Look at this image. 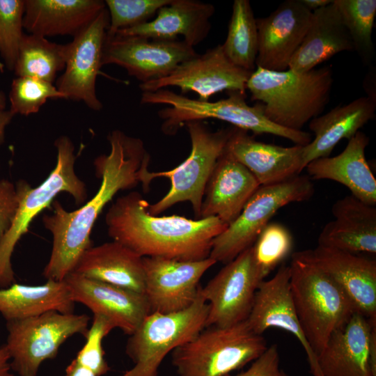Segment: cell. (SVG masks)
Returning a JSON list of instances; mask_svg holds the SVG:
<instances>
[{
  "label": "cell",
  "mask_w": 376,
  "mask_h": 376,
  "mask_svg": "<svg viewBox=\"0 0 376 376\" xmlns=\"http://www.w3.org/2000/svg\"><path fill=\"white\" fill-rule=\"evenodd\" d=\"M107 140L109 154L94 160L101 183L93 197L70 212L54 200L52 213L42 217L45 228L52 236L50 257L42 272L47 280L63 281L74 270L82 253L93 246L91 233L95 221L118 191L144 183L150 155L143 141L119 130L111 131Z\"/></svg>",
  "instance_id": "1"
},
{
  "label": "cell",
  "mask_w": 376,
  "mask_h": 376,
  "mask_svg": "<svg viewBox=\"0 0 376 376\" xmlns=\"http://www.w3.org/2000/svg\"><path fill=\"white\" fill-rule=\"evenodd\" d=\"M138 191L118 197L105 216L107 233L141 257L200 260L210 256L212 242L228 225L217 217L198 219L152 215Z\"/></svg>",
  "instance_id": "2"
},
{
  "label": "cell",
  "mask_w": 376,
  "mask_h": 376,
  "mask_svg": "<svg viewBox=\"0 0 376 376\" xmlns=\"http://www.w3.org/2000/svg\"><path fill=\"white\" fill-rule=\"evenodd\" d=\"M333 83L330 66L305 72L256 68L247 81L246 90L252 101L262 104L271 122L289 130H301L323 112Z\"/></svg>",
  "instance_id": "3"
},
{
  "label": "cell",
  "mask_w": 376,
  "mask_h": 376,
  "mask_svg": "<svg viewBox=\"0 0 376 376\" xmlns=\"http://www.w3.org/2000/svg\"><path fill=\"white\" fill-rule=\"evenodd\" d=\"M141 103L167 105L157 114L162 120L161 129L168 135L176 134L187 122L213 118L255 134L278 136L295 145L305 146L312 140L311 134L307 132L289 130L271 122L266 117L262 104L257 102L253 106L249 105L246 102V94L240 92H228V97L210 102L191 99L161 88L142 92Z\"/></svg>",
  "instance_id": "4"
},
{
  "label": "cell",
  "mask_w": 376,
  "mask_h": 376,
  "mask_svg": "<svg viewBox=\"0 0 376 376\" xmlns=\"http://www.w3.org/2000/svg\"><path fill=\"white\" fill-rule=\"evenodd\" d=\"M57 151L56 163L48 177L38 187L32 188L24 180L16 184L19 196L14 219L0 242V288L15 282L11 257L16 244L29 231L33 219L49 207L61 192H67L77 205H82L88 198L86 184L75 173V146L68 136H61L54 141Z\"/></svg>",
  "instance_id": "5"
},
{
  "label": "cell",
  "mask_w": 376,
  "mask_h": 376,
  "mask_svg": "<svg viewBox=\"0 0 376 376\" xmlns=\"http://www.w3.org/2000/svg\"><path fill=\"white\" fill-rule=\"evenodd\" d=\"M289 266L297 317L318 358L331 334L357 311L343 290L317 267L294 257Z\"/></svg>",
  "instance_id": "6"
},
{
  "label": "cell",
  "mask_w": 376,
  "mask_h": 376,
  "mask_svg": "<svg viewBox=\"0 0 376 376\" xmlns=\"http://www.w3.org/2000/svg\"><path fill=\"white\" fill-rule=\"evenodd\" d=\"M267 348L264 337L244 320L204 328L172 352V364L178 376H224L253 361Z\"/></svg>",
  "instance_id": "7"
},
{
  "label": "cell",
  "mask_w": 376,
  "mask_h": 376,
  "mask_svg": "<svg viewBox=\"0 0 376 376\" xmlns=\"http://www.w3.org/2000/svg\"><path fill=\"white\" fill-rule=\"evenodd\" d=\"M191 139L189 157L174 169L160 172L149 171L143 189L148 191L150 182L157 178H167L171 187L167 194L153 204L148 212L158 215L180 202L191 204L196 219L199 214L207 183L224 153L232 127L211 131L202 120L189 121L185 125Z\"/></svg>",
  "instance_id": "8"
},
{
  "label": "cell",
  "mask_w": 376,
  "mask_h": 376,
  "mask_svg": "<svg viewBox=\"0 0 376 376\" xmlns=\"http://www.w3.org/2000/svg\"><path fill=\"white\" fill-rule=\"evenodd\" d=\"M208 308L198 291L194 304L183 311L149 313L126 344V354L134 366L120 376H158L166 355L205 328Z\"/></svg>",
  "instance_id": "9"
},
{
  "label": "cell",
  "mask_w": 376,
  "mask_h": 376,
  "mask_svg": "<svg viewBox=\"0 0 376 376\" xmlns=\"http://www.w3.org/2000/svg\"><path fill=\"white\" fill-rule=\"evenodd\" d=\"M314 193L311 178L297 175L284 182L260 185L238 217L213 240L209 257L226 264L253 246L275 213L293 202L309 199Z\"/></svg>",
  "instance_id": "10"
},
{
  "label": "cell",
  "mask_w": 376,
  "mask_h": 376,
  "mask_svg": "<svg viewBox=\"0 0 376 376\" xmlns=\"http://www.w3.org/2000/svg\"><path fill=\"white\" fill-rule=\"evenodd\" d=\"M90 318L85 314L50 311L6 322L5 343L12 370L19 376H37L41 363L56 357L59 348L75 334L85 336Z\"/></svg>",
  "instance_id": "11"
},
{
  "label": "cell",
  "mask_w": 376,
  "mask_h": 376,
  "mask_svg": "<svg viewBox=\"0 0 376 376\" xmlns=\"http://www.w3.org/2000/svg\"><path fill=\"white\" fill-rule=\"evenodd\" d=\"M262 278L252 246L240 253L199 288L208 304L205 327H229L246 320Z\"/></svg>",
  "instance_id": "12"
},
{
  "label": "cell",
  "mask_w": 376,
  "mask_h": 376,
  "mask_svg": "<svg viewBox=\"0 0 376 376\" xmlns=\"http://www.w3.org/2000/svg\"><path fill=\"white\" fill-rule=\"evenodd\" d=\"M198 54L183 40H159L136 36H106L102 65L124 68L141 83L166 77Z\"/></svg>",
  "instance_id": "13"
},
{
  "label": "cell",
  "mask_w": 376,
  "mask_h": 376,
  "mask_svg": "<svg viewBox=\"0 0 376 376\" xmlns=\"http://www.w3.org/2000/svg\"><path fill=\"white\" fill-rule=\"evenodd\" d=\"M251 73L233 64L221 45H218L182 63L166 77L140 84L139 88L142 92H152L176 86L182 93L194 92L199 100L208 101L212 95L224 91L246 94Z\"/></svg>",
  "instance_id": "14"
},
{
  "label": "cell",
  "mask_w": 376,
  "mask_h": 376,
  "mask_svg": "<svg viewBox=\"0 0 376 376\" xmlns=\"http://www.w3.org/2000/svg\"><path fill=\"white\" fill-rule=\"evenodd\" d=\"M109 25V15L106 7L66 44L65 70L56 84L65 99L81 101L94 111L103 107L96 94L95 83L102 66V52Z\"/></svg>",
  "instance_id": "15"
},
{
  "label": "cell",
  "mask_w": 376,
  "mask_h": 376,
  "mask_svg": "<svg viewBox=\"0 0 376 376\" xmlns=\"http://www.w3.org/2000/svg\"><path fill=\"white\" fill-rule=\"evenodd\" d=\"M216 263L210 257L193 261L143 257L144 295L150 313H173L191 306L201 277Z\"/></svg>",
  "instance_id": "16"
},
{
  "label": "cell",
  "mask_w": 376,
  "mask_h": 376,
  "mask_svg": "<svg viewBox=\"0 0 376 376\" xmlns=\"http://www.w3.org/2000/svg\"><path fill=\"white\" fill-rule=\"evenodd\" d=\"M292 257L317 267L343 290L357 313L376 320L375 260L319 245Z\"/></svg>",
  "instance_id": "17"
},
{
  "label": "cell",
  "mask_w": 376,
  "mask_h": 376,
  "mask_svg": "<svg viewBox=\"0 0 376 376\" xmlns=\"http://www.w3.org/2000/svg\"><path fill=\"white\" fill-rule=\"evenodd\" d=\"M322 376H376V320L355 312L318 357Z\"/></svg>",
  "instance_id": "18"
},
{
  "label": "cell",
  "mask_w": 376,
  "mask_h": 376,
  "mask_svg": "<svg viewBox=\"0 0 376 376\" xmlns=\"http://www.w3.org/2000/svg\"><path fill=\"white\" fill-rule=\"evenodd\" d=\"M312 12L301 0L283 1L268 16L256 18L258 47L256 68L285 71L301 45Z\"/></svg>",
  "instance_id": "19"
},
{
  "label": "cell",
  "mask_w": 376,
  "mask_h": 376,
  "mask_svg": "<svg viewBox=\"0 0 376 376\" xmlns=\"http://www.w3.org/2000/svg\"><path fill=\"white\" fill-rule=\"evenodd\" d=\"M290 279V266L283 263L272 279L263 280L256 292L246 321L258 335L269 328L281 329L292 334L306 354L311 373L313 376H322L317 356L308 345L297 317Z\"/></svg>",
  "instance_id": "20"
},
{
  "label": "cell",
  "mask_w": 376,
  "mask_h": 376,
  "mask_svg": "<svg viewBox=\"0 0 376 376\" xmlns=\"http://www.w3.org/2000/svg\"><path fill=\"white\" fill-rule=\"evenodd\" d=\"M75 303L88 307L93 315L109 319L115 328L132 335L150 313L144 294L92 280L75 272L65 279Z\"/></svg>",
  "instance_id": "21"
},
{
  "label": "cell",
  "mask_w": 376,
  "mask_h": 376,
  "mask_svg": "<svg viewBox=\"0 0 376 376\" xmlns=\"http://www.w3.org/2000/svg\"><path fill=\"white\" fill-rule=\"evenodd\" d=\"M304 146L283 147L259 141L247 131L233 127L225 151L244 165L260 185L288 180L304 169Z\"/></svg>",
  "instance_id": "22"
},
{
  "label": "cell",
  "mask_w": 376,
  "mask_h": 376,
  "mask_svg": "<svg viewBox=\"0 0 376 376\" xmlns=\"http://www.w3.org/2000/svg\"><path fill=\"white\" fill-rule=\"evenodd\" d=\"M260 186L255 176L224 150L207 183L199 219L217 217L228 226Z\"/></svg>",
  "instance_id": "23"
},
{
  "label": "cell",
  "mask_w": 376,
  "mask_h": 376,
  "mask_svg": "<svg viewBox=\"0 0 376 376\" xmlns=\"http://www.w3.org/2000/svg\"><path fill=\"white\" fill-rule=\"evenodd\" d=\"M334 219L322 228L318 245L352 253H376V207L352 195L336 201Z\"/></svg>",
  "instance_id": "24"
},
{
  "label": "cell",
  "mask_w": 376,
  "mask_h": 376,
  "mask_svg": "<svg viewBox=\"0 0 376 376\" xmlns=\"http://www.w3.org/2000/svg\"><path fill=\"white\" fill-rule=\"evenodd\" d=\"M215 11L209 3L195 0H172L157 11L152 20L118 31L122 36L173 40L178 36L191 47L203 42L211 29L210 19Z\"/></svg>",
  "instance_id": "25"
},
{
  "label": "cell",
  "mask_w": 376,
  "mask_h": 376,
  "mask_svg": "<svg viewBox=\"0 0 376 376\" xmlns=\"http://www.w3.org/2000/svg\"><path fill=\"white\" fill-rule=\"evenodd\" d=\"M369 137L359 131L345 149L334 157L310 162L306 169L311 179L330 180L345 186L361 201L376 205V180L365 157Z\"/></svg>",
  "instance_id": "26"
},
{
  "label": "cell",
  "mask_w": 376,
  "mask_h": 376,
  "mask_svg": "<svg viewBox=\"0 0 376 376\" xmlns=\"http://www.w3.org/2000/svg\"><path fill=\"white\" fill-rule=\"evenodd\" d=\"M104 8L102 0H24L23 27L45 38L75 37Z\"/></svg>",
  "instance_id": "27"
},
{
  "label": "cell",
  "mask_w": 376,
  "mask_h": 376,
  "mask_svg": "<svg viewBox=\"0 0 376 376\" xmlns=\"http://www.w3.org/2000/svg\"><path fill=\"white\" fill-rule=\"evenodd\" d=\"M375 111V98L359 97L311 120L308 127L314 134V138L304 146V169L313 159L329 157L342 139L349 140L366 123L374 119Z\"/></svg>",
  "instance_id": "28"
},
{
  "label": "cell",
  "mask_w": 376,
  "mask_h": 376,
  "mask_svg": "<svg viewBox=\"0 0 376 376\" xmlns=\"http://www.w3.org/2000/svg\"><path fill=\"white\" fill-rule=\"evenodd\" d=\"M72 272L144 294L143 257L114 240L86 249Z\"/></svg>",
  "instance_id": "29"
},
{
  "label": "cell",
  "mask_w": 376,
  "mask_h": 376,
  "mask_svg": "<svg viewBox=\"0 0 376 376\" xmlns=\"http://www.w3.org/2000/svg\"><path fill=\"white\" fill-rule=\"evenodd\" d=\"M354 51L350 34L333 1L312 12L306 36L288 69L305 72L342 52Z\"/></svg>",
  "instance_id": "30"
},
{
  "label": "cell",
  "mask_w": 376,
  "mask_h": 376,
  "mask_svg": "<svg viewBox=\"0 0 376 376\" xmlns=\"http://www.w3.org/2000/svg\"><path fill=\"white\" fill-rule=\"evenodd\" d=\"M75 304L64 280H47L36 285L14 283L8 288H0V313L6 322L34 317L50 311L72 313Z\"/></svg>",
  "instance_id": "31"
},
{
  "label": "cell",
  "mask_w": 376,
  "mask_h": 376,
  "mask_svg": "<svg viewBox=\"0 0 376 376\" xmlns=\"http://www.w3.org/2000/svg\"><path fill=\"white\" fill-rule=\"evenodd\" d=\"M66 54V45L24 33L13 71L17 77H33L53 84L57 73L65 68Z\"/></svg>",
  "instance_id": "32"
},
{
  "label": "cell",
  "mask_w": 376,
  "mask_h": 376,
  "mask_svg": "<svg viewBox=\"0 0 376 376\" xmlns=\"http://www.w3.org/2000/svg\"><path fill=\"white\" fill-rule=\"evenodd\" d=\"M221 46L233 64L250 72L256 69L258 29L249 0L233 1L226 38Z\"/></svg>",
  "instance_id": "33"
},
{
  "label": "cell",
  "mask_w": 376,
  "mask_h": 376,
  "mask_svg": "<svg viewBox=\"0 0 376 376\" xmlns=\"http://www.w3.org/2000/svg\"><path fill=\"white\" fill-rule=\"evenodd\" d=\"M356 51L366 65L375 58L373 31L376 16L375 0H333Z\"/></svg>",
  "instance_id": "34"
},
{
  "label": "cell",
  "mask_w": 376,
  "mask_h": 376,
  "mask_svg": "<svg viewBox=\"0 0 376 376\" xmlns=\"http://www.w3.org/2000/svg\"><path fill=\"white\" fill-rule=\"evenodd\" d=\"M252 248L255 262L265 280L291 253L292 236L281 224L269 223L261 231Z\"/></svg>",
  "instance_id": "35"
},
{
  "label": "cell",
  "mask_w": 376,
  "mask_h": 376,
  "mask_svg": "<svg viewBox=\"0 0 376 376\" xmlns=\"http://www.w3.org/2000/svg\"><path fill=\"white\" fill-rule=\"evenodd\" d=\"M65 99L52 83L29 77H17L9 93L10 111L29 116L37 113L49 99Z\"/></svg>",
  "instance_id": "36"
},
{
  "label": "cell",
  "mask_w": 376,
  "mask_h": 376,
  "mask_svg": "<svg viewBox=\"0 0 376 376\" xmlns=\"http://www.w3.org/2000/svg\"><path fill=\"white\" fill-rule=\"evenodd\" d=\"M172 0H106L109 15L107 35L112 36L118 31L130 29L149 21L159 9Z\"/></svg>",
  "instance_id": "37"
},
{
  "label": "cell",
  "mask_w": 376,
  "mask_h": 376,
  "mask_svg": "<svg viewBox=\"0 0 376 376\" xmlns=\"http://www.w3.org/2000/svg\"><path fill=\"white\" fill-rule=\"evenodd\" d=\"M24 0H0V55L14 70L23 33Z\"/></svg>",
  "instance_id": "38"
},
{
  "label": "cell",
  "mask_w": 376,
  "mask_h": 376,
  "mask_svg": "<svg viewBox=\"0 0 376 376\" xmlns=\"http://www.w3.org/2000/svg\"><path fill=\"white\" fill-rule=\"evenodd\" d=\"M115 329L113 323L100 315H93L92 325L86 332V343L75 359L97 376L107 374L110 368L104 358L103 338Z\"/></svg>",
  "instance_id": "39"
},
{
  "label": "cell",
  "mask_w": 376,
  "mask_h": 376,
  "mask_svg": "<svg viewBox=\"0 0 376 376\" xmlns=\"http://www.w3.org/2000/svg\"><path fill=\"white\" fill-rule=\"evenodd\" d=\"M19 203L16 186L8 180H0V242L14 219Z\"/></svg>",
  "instance_id": "40"
},
{
  "label": "cell",
  "mask_w": 376,
  "mask_h": 376,
  "mask_svg": "<svg viewBox=\"0 0 376 376\" xmlns=\"http://www.w3.org/2000/svg\"><path fill=\"white\" fill-rule=\"evenodd\" d=\"M279 361L278 347L274 344L267 347L246 371L235 375L227 374L224 376H278L281 370Z\"/></svg>",
  "instance_id": "41"
},
{
  "label": "cell",
  "mask_w": 376,
  "mask_h": 376,
  "mask_svg": "<svg viewBox=\"0 0 376 376\" xmlns=\"http://www.w3.org/2000/svg\"><path fill=\"white\" fill-rule=\"evenodd\" d=\"M10 354L5 344L0 347V376H15L12 372Z\"/></svg>",
  "instance_id": "42"
},
{
  "label": "cell",
  "mask_w": 376,
  "mask_h": 376,
  "mask_svg": "<svg viewBox=\"0 0 376 376\" xmlns=\"http://www.w3.org/2000/svg\"><path fill=\"white\" fill-rule=\"evenodd\" d=\"M65 376H97L93 371L79 364L75 359L67 366Z\"/></svg>",
  "instance_id": "43"
},
{
  "label": "cell",
  "mask_w": 376,
  "mask_h": 376,
  "mask_svg": "<svg viewBox=\"0 0 376 376\" xmlns=\"http://www.w3.org/2000/svg\"><path fill=\"white\" fill-rule=\"evenodd\" d=\"M14 116L10 110L0 109V146L4 141L6 127L10 124Z\"/></svg>",
  "instance_id": "44"
},
{
  "label": "cell",
  "mask_w": 376,
  "mask_h": 376,
  "mask_svg": "<svg viewBox=\"0 0 376 376\" xmlns=\"http://www.w3.org/2000/svg\"><path fill=\"white\" fill-rule=\"evenodd\" d=\"M304 6L311 12L325 7L332 3L333 0H301Z\"/></svg>",
  "instance_id": "45"
},
{
  "label": "cell",
  "mask_w": 376,
  "mask_h": 376,
  "mask_svg": "<svg viewBox=\"0 0 376 376\" xmlns=\"http://www.w3.org/2000/svg\"><path fill=\"white\" fill-rule=\"evenodd\" d=\"M6 107V98L3 92L0 91V109L4 110Z\"/></svg>",
  "instance_id": "46"
},
{
  "label": "cell",
  "mask_w": 376,
  "mask_h": 376,
  "mask_svg": "<svg viewBox=\"0 0 376 376\" xmlns=\"http://www.w3.org/2000/svg\"><path fill=\"white\" fill-rule=\"evenodd\" d=\"M278 376H288L283 370H281Z\"/></svg>",
  "instance_id": "47"
}]
</instances>
